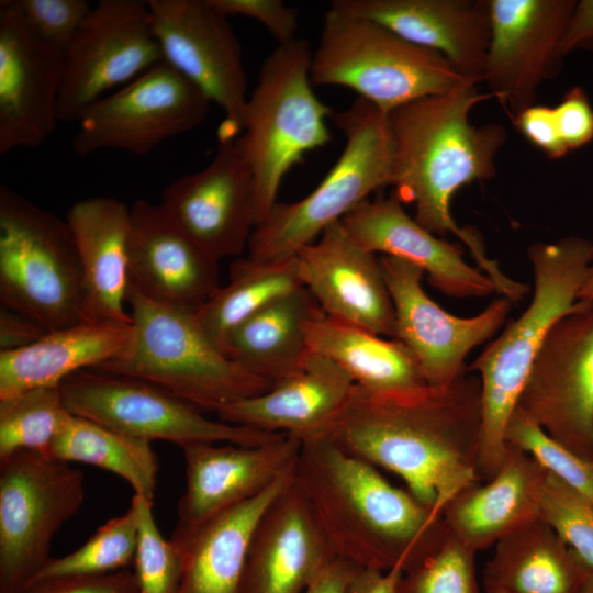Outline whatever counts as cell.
Wrapping results in <instances>:
<instances>
[{
  "mask_svg": "<svg viewBox=\"0 0 593 593\" xmlns=\"http://www.w3.org/2000/svg\"><path fill=\"white\" fill-rule=\"evenodd\" d=\"M481 382L466 371L449 385L403 392L355 384L338 412L310 437H323L398 475L415 499L441 515L456 494L481 481Z\"/></svg>",
  "mask_w": 593,
  "mask_h": 593,
  "instance_id": "obj_1",
  "label": "cell"
},
{
  "mask_svg": "<svg viewBox=\"0 0 593 593\" xmlns=\"http://www.w3.org/2000/svg\"><path fill=\"white\" fill-rule=\"evenodd\" d=\"M479 81L465 78L452 89L404 104L389 115L392 148L391 181L402 203L415 208L414 220L430 233L457 236L497 292L519 301L527 286L507 277L485 253L479 237L459 227L450 211L462 187L496 174L495 159L507 139L503 125L470 123L471 110L493 98L479 91Z\"/></svg>",
  "mask_w": 593,
  "mask_h": 593,
  "instance_id": "obj_2",
  "label": "cell"
},
{
  "mask_svg": "<svg viewBox=\"0 0 593 593\" xmlns=\"http://www.w3.org/2000/svg\"><path fill=\"white\" fill-rule=\"evenodd\" d=\"M293 481L333 556L358 568L405 571L447 534L440 514L323 437L301 440Z\"/></svg>",
  "mask_w": 593,
  "mask_h": 593,
  "instance_id": "obj_3",
  "label": "cell"
},
{
  "mask_svg": "<svg viewBox=\"0 0 593 593\" xmlns=\"http://www.w3.org/2000/svg\"><path fill=\"white\" fill-rule=\"evenodd\" d=\"M527 256L534 276L528 306L466 368L481 382L478 472L482 481L490 480L502 466L507 450L506 426L547 335L579 303L580 288L593 262V245L571 235L551 243H533Z\"/></svg>",
  "mask_w": 593,
  "mask_h": 593,
  "instance_id": "obj_4",
  "label": "cell"
},
{
  "mask_svg": "<svg viewBox=\"0 0 593 593\" xmlns=\"http://www.w3.org/2000/svg\"><path fill=\"white\" fill-rule=\"evenodd\" d=\"M126 302L133 333L119 355L94 369L146 381L215 414L272 387L210 340L197 310L152 301L130 284Z\"/></svg>",
  "mask_w": 593,
  "mask_h": 593,
  "instance_id": "obj_5",
  "label": "cell"
},
{
  "mask_svg": "<svg viewBox=\"0 0 593 593\" xmlns=\"http://www.w3.org/2000/svg\"><path fill=\"white\" fill-rule=\"evenodd\" d=\"M311 58L303 38L278 44L248 96L242 135L235 142L254 178L257 226L278 202L284 176L305 154L331 142L326 118L333 111L313 91Z\"/></svg>",
  "mask_w": 593,
  "mask_h": 593,
  "instance_id": "obj_6",
  "label": "cell"
},
{
  "mask_svg": "<svg viewBox=\"0 0 593 593\" xmlns=\"http://www.w3.org/2000/svg\"><path fill=\"white\" fill-rule=\"evenodd\" d=\"M331 119L345 136L339 158L306 197L273 205L254 230L247 257L260 262L294 258L300 249L340 222L372 192L390 186L389 115L358 98L348 109L332 112Z\"/></svg>",
  "mask_w": 593,
  "mask_h": 593,
  "instance_id": "obj_7",
  "label": "cell"
},
{
  "mask_svg": "<svg viewBox=\"0 0 593 593\" xmlns=\"http://www.w3.org/2000/svg\"><path fill=\"white\" fill-rule=\"evenodd\" d=\"M310 77L313 86L349 88L387 114L467 78L441 54L332 8L312 51Z\"/></svg>",
  "mask_w": 593,
  "mask_h": 593,
  "instance_id": "obj_8",
  "label": "cell"
},
{
  "mask_svg": "<svg viewBox=\"0 0 593 593\" xmlns=\"http://www.w3.org/2000/svg\"><path fill=\"white\" fill-rule=\"evenodd\" d=\"M0 302L47 332L83 322L82 272L66 220L0 186Z\"/></svg>",
  "mask_w": 593,
  "mask_h": 593,
  "instance_id": "obj_9",
  "label": "cell"
},
{
  "mask_svg": "<svg viewBox=\"0 0 593 593\" xmlns=\"http://www.w3.org/2000/svg\"><path fill=\"white\" fill-rule=\"evenodd\" d=\"M85 474L21 450L0 458V593H13L52 558L53 538L85 502Z\"/></svg>",
  "mask_w": 593,
  "mask_h": 593,
  "instance_id": "obj_10",
  "label": "cell"
},
{
  "mask_svg": "<svg viewBox=\"0 0 593 593\" xmlns=\"http://www.w3.org/2000/svg\"><path fill=\"white\" fill-rule=\"evenodd\" d=\"M59 389L74 415L136 438L167 440L180 448L200 443L257 446L287 435L210 419L152 383L98 369L72 374Z\"/></svg>",
  "mask_w": 593,
  "mask_h": 593,
  "instance_id": "obj_11",
  "label": "cell"
},
{
  "mask_svg": "<svg viewBox=\"0 0 593 593\" xmlns=\"http://www.w3.org/2000/svg\"><path fill=\"white\" fill-rule=\"evenodd\" d=\"M163 61L148 1L100 0L64 53L57 120L77 123L97 101Z\"/></svg>",
  "mask_w": 593,
  "mask_h": 593,
  "instance_id": "obj_12",
  "label": "cell"
},
{
  "mask_svg": "<svg viewBox=\"0 0 593 593\" xmlns=\"http://www.w3.org/2000/svg\"><path fill=\"white\" fill-rule=\"evenodd\" d=\"M211 103L163 61L91 105L77 122L71 147L81 157L102 149L145 156L199 126Z\"/></svg>",
  "mask_w": 593,
  "mask_h": 593,
  "instance_id": "obj_13",
  "label": "cell"
},
{
  "mask_svg": "<svg viewBox=\"0 0 593 593\" xmlns=\"http://www.w3.org/2000/svg\"><path fill=\"white\" fill-rule=\"evenodd\" d=\"M516 409L566 448L593 461V303L579 301L552 326Z\"/></svg>",
  "mask_w": 593,
  "mask_h": 593,
  "instance_id": "obj_14",
  "label": "cell"
},
{
  "mask_svg": "<svg viewBox=\"0 0 593 593\" xmlns=\"http://www.w3.org/2000/svg\"><path fill=\"white\" fill-rule=\"evenodd\" d=\"M163 60L216 103L221 141L238 137L248 100L242 46L228 18L208 0H148Z\"/></svg>",
  "mask_w": 593,
  "mask_h": 593,
  "instance_id": "obj_15",
  "label": "cell"
},
{
  "mask_svg": "<svg viewBox=\"0 0 593 593\" xmlns=\"http://www.w3.org/2000/svg\"><path fill=\"white\" fill-rule=\"evenodd\" d=\"M380 262L394 309V338L412 351L427 385L451 384L466 372L469 353L503 327L513 302L500 296L479 314L459 317L427 295L422 269L385 255Z\"/></svg>",
  "mask_w": 593,
  "mask_h": 593,
  "instance_id": "obj_16",
  "label": "cell"
},
{
  "mask_svg": "<svg viewBox=\"0 0 593 593\" xmlns=\"http://www.w3.org/2000/svg\"><path fill=\"white\" fill-rule=\"evenodd\" d=\"M577 0H490L491 36L481 83L512 116L535 104L562 64Z\"/></svg>",
  "mask_w": 593,
  "mask_h": 593,
  "instance_id": "obj_17",
  "label": "cell"
},
{
  "mask_svg": "<svg viewBox=\"0 0 593 593\" xmlns=\"http://www.w3.org/2000/svg\"><path fill=\"white\" fill-rule=\"evenodd\" d=\"M161 204L216 260L248 249L257 226L255 183L235 139L221 141L205 168L171 181Z\"/></svg>",
  "mask_w": 593,
  "mask_h": 593,
  "instance_id": "obj_18",
  "label": "cell"
},
{
  "mask_svg": "<svg viewBox=\"0 0 593 593\" xmlns=\"http://www.w3.org/2000/svg\"><path fill=\"white\" fill-rule=\"evenodd\" d=\"M64 55L0 1V154L41 146L53 133Z\"/></svg>",
  "mask_w": 593,
  "mask_h": 593,
  "instance_id": "obj_19",
  "label": "cell"
},
{
  "mask_svg": "<svg viewBox=\"0 0 593 593\" xmlns=\"http://www.w3.org/2000/svg\"><path fill=\"white\" fill-rule=\"evenodd\" d=\"M302 286L327 316L377 335L395 337V315L380 258L340 222L295 256Z\"/></svg>",
  "mask_w": 593,
  "mask_h": 593,
  "instance_id": "obj_20",
  "label": "cell"
},
{
  "mask_svg": "<svg viewBox=\"0 0 593 593\" xmlns=\"http://www.w3.org/2000/svg\"><path fill=\"white\" fill-rule=\"evenodd\" d=\"M130 286L145 298L198 310L221 287L219 260L199 246L161 203L131 208Z\"/></svg>",
  "mask_w": 593,
  "mask_h": 593,
  "instance_id": "obj_21",
  "label": "cell"
},
{
  "mask_svg": "<svg viewBox=\"0 0 593 593\" xmlns=\"http://www.w3.org/2000/svg\"><path fill=\"white\" fill-rule=\"evenodd\" d=\"M300 448L301 440L288 434L257 446L200 443L182 447L186 489L177 526L197 527L258 495L295 467Z\"/></svg>",
  "mask_w": 593,
  "mask_h": 593,
  "instance_id": "obj_22",
  "label": "cell"
},
{
  "mask_svg": "<svg viewBox=\"0 0 593 593\" xmlns=\"http://www.w3.org/2000/svg\"><path fill=\"white\" fill-rule=\"evenodd\" d=\"M366 249L395 257L422 269L428 282L452 298H484L497 292L493 280L463 259L462 249L427 231L392 193L367 199L340 221Z\"/></svg>",
  "mask_w": 593,
  "mask_h": 593,
  "instance_id": "obj_23",
  "label": "cell"
},
{
  "mask_svg": "<svg viewBox=\"0 0 593 593\" xmlns=\"http://www.w3.org/2000/svg\"><path fill=\"white\" fill-rule=\"evenodd\" d=\"M331 8L441 54L461 75L481 83L491 36L490 0H335Z\"/></svg>",
  "mask_w": 593,
  "mask_h": 593,
  "instance_id": "obj_24",
  "label": "cell"
},
{
  "mask_svg": "<svg viewBox=\"0 0 593 593\" xmlns=\"http://www.w3.org/2000/svg\"><path fill=\"white\" fill-rule=\"evenodd\" d=\"M334 558L292 478L254 529L240 593H304Z\"/></svg>",
  "mask_w": 593,
  "mask_h": 593,
  "instance_id": "obj_25",
  "label": "cell"
},
{
  "mask_svg": "<svg viewBox=\"0 0 593 593\" xmlns=\"http://www.w3.org/2000/svg\"><path fill=\"white\" fill-rule=\"evenodd\" d=\"M66 222L81 265L83 322L131 324L125 307L131 208L113 197H91L74 203Z\"/></svg>",
  "mask_w": 593,
  "mask_h": 593,
  "instance_id": "obj_26",
  "label": "cell"
},
{
  "mask_svg": "<svg viewBox=\"0 0 593 593\" xmlns=\"http://www.w3.org/2000/svg\"><path fill=\"white\" fill-rule=\"evenodd\" d=\"M547 472L528 454L507 445L502 466L482 484L456 494L441 516L449 534L478 552L540 518Z\"/></svg>",
  "mask_w": 593,
  "mask_h": 593,
  "instance_id": "obj_27",
  "label": "cell"
},
{
  "mask_svg": "<svg viewBox=\"0 0 593 593\" xmlns=\"http://www.w3.org/2000/svg\"><path fill=\"white\" fill-rule=\"evenodd\" d=\"M354 385L338 365L310 350L298 372L261 394L224 405L216 415L233 425L302 440L338 412Z\"/></svg>",
  "mask_w": 593,
  "mask_h": 593,
  "instance_id": "obj_28",
  "label": "cell"
},
{
  "mask_svg": "<svg viewBox=\"0 0 593 593\" xmlns=\"http://www.w3.org/2000/svg\"><path fill=\"white\" fill-rule=\"evenodd\" d=\"M294 468L258 495L193 527L176 526L171 540L181 557L177 593H240L254 529L271 501L292 480Z\"/></svg>",
  "mask_w": 593,
  "mask_h": 593,
  "instance_id": "obj_29",
  "label": "cell"
},
{
  "mask_svg": "<svg viewBox=\"0 0 593 593\" xmlns=\"http://www.w3.org/2000/svg\"><path fill=\"white\" fill-rule=\"evenodd\" d=\"M132 333V323L81 322L46 332L25 347L0 351V399L38 388H59L72 374L113 359Z\"/></svg>",
  "mask_w": 593,
  "mask_h": 593,
  "instance_id": "obj_30",
  "label": "cell"
},
{
  "mask_svg": "<svg viewBox=\"0 0 593 593\" xmlns=\"http://www.w3.org/2000/svg\"><path fill=\"white\" fill-rule=\"evenodd\" d=\"M591 570L541 518L494 546L484 568L485 592L579 593Z\"/></svg>",
  "mask_w": 593,
  "mask_h": 593,
  "instance_id": "obj_31",
  "label": "cell"
},
{
  "mask_svg": "<svg viewBox=\"0 0 593 593\" xmlns=\"http://www.w3.org/2000/svg\"><path fill=\"white\" fill-rule=\"evenodd\" d=\"M320 310L304 287L283 294L232 332L225 355L273 385L302 368L310 351L306 325Z\"/></svg>",
  "mask_w": 593,
  "mask_h": 593,
  "instance_id": "obj_32",
  "label": "cell"
},
{
  "mask_svg": "<svg viewBox=\"0 0 593 593\" xmlns=\"http://www.w3.org/2000/svg\"><path fill=\"white\" fill-rule=\"evenodd\" d=\"M306 340L311 351L333 360L368 391L392 393L427 385L402 342L339 322L322 310L307 322Z\"/></svg>",
  "mask_w": 593,
  "mask_h": 593,
  "instance_id": "obj_33",
  "label": "cell"
},
{
  "mask_svg": "<svg viewBox=\"0 0 593 593\" xmlns=\"http://www.w3.org/2000/svg\"><path fill=\"white\" fill-rule=\"evenodd\" d=\"M47 458L110 471L124 479L135 495L154 502L158 461L148 440L71 414Z\"/></svg>",
  "mask_w": 593,
  "mask_h": 593,
  "instance_id": "obj_34",
  "label": "cell"
},
{
  "mask_svg": "<svg viewBox=\"0 0 593 593\" xmlns=\"http://www.w3.org/2000/svg\"><path fill=\"white\" fill-rule=\"evenodd\" d=\"M296 259L260 262L236 258L226 286L197 310L210 340L225 354L227 338L244 321L277 298L302 288Z\"/></svg>",
  "mask_w": 593,
  "mask_h": 593,
  "instance_id": "obj_35",
  "label": "cell"
},
{
  "mask_svg": "<svg viewBox=\"0 0 593 593\" xmlns=\"http://www.w3.org/2000/svg\"><path fill=\"white\" fill-rule=\"evenodd\" d=\"M70 415L59 388H38L0 399V458L21 450L47 458Z\"/></svg>",
  "mask_w": 593,
  "mask_h": 593,
  "instance_id": "obj_36",
  "label": "cell"
},
{
  "mask_svg": "<svg viewBox=\"0 0 593 593\" xmlns=\"http://www.w3.org/2000/svg\"><path fill=\"white\" fill-rule=\"evenodd\" d=\"M137 544L138 519L136 508L131 503L123 515L99 527L81 547L64 557L51 558L32 581L67 575H99L127 569L134 562Z\"/></svg>",
  "mask_w": 593,
  "mask_h": 593,
  "instance_id": "obj_37",
  "label": "cell"
},
{
  "mask_svg": "<svg viewBox=\"0 0 593 593\" xmlns=\"http://www.w3.org/2000/svg\"><path fill=\"white\" fill-rule=\"evenodd\" d=\"M475 553L447 529L432 551L403 572L396 593H479Z\"/></svg>",
  "mask_w": 593,
  "mask_h": 593,
  "instance_id": "obj_38",
  "label": "cell"
},
{
  "mask_svg": "<svg viewBox=\"0 0 593 593\" xmlns=\"http://www.w3.org/2000/svg\"><path fill=\"white\" fill-rule=\"evenodd\" d=\"M505 441L528 454L547 473L593 504V461L579 457L551 438L517 409L506 426Z\"/></svg>",
  "mask_w": 593,
  "mask_h": 593,
  "instance_id": "obj_39",
  "label": "cell"
},
{
  "mask_svg": "<svg viewBox=\"0 0 593 593\" xmlns=\"http://www.w3.org/2000/svg\"><path fill=\"white\" fill-rule=\"evenodd\" d=\"M131 503L138 519L134 573L139 593H177L181 578V557L177 545L159 533L153 515V502L134 494Z\"/></svg>",
  "mask_w": 593,
  "mask_h": 593,
  "instance_id": "obj_40",
  "label": "cell"
},
{
  "mask_svg": "<svg viewBox=\"0 0 593 593\" xmlns=\"http://www.w3.org/2000/svg\"><path fill=\"white\" fill-rule=\"evenodd\" d=\"M540 518L593 569V504L547 473L540 497Z\"/></svg>",
  "mask_w": 593,
  "mask_h": 593,
  "instance_id": "obj_41",
  "label": "cell"
},
{
  "mask_svg": "<svg viewBox=\"0 0 593 593\" xmlns=\"http://www.w3.org/2000/svg\"><path fill=\"white\" fill-rule=\"evenodd\" d=\"M29 29L63 55L93 5L87 0H14Z\"/></svg>",
  "mask_w": 593,
  "mask_h": 593,
  "instance_id": "obj_42",
  "label": "cell"
},
{
  "mask_svg": "<svg viewBox=\"0 0 593 593\" xmlns=\"http://www.w3.org/2000/svg\"><path fill=\"white\" fill-rule=\"evenodd\" d=\"M223 15L256 20L278 44L296 38L298 11L281 0H208Z\"/></svg>",
  "mask_w": 593,
  "mask_h": 593,
  "instance_id": "obj_43",
  "label": "cell"
},
{
  "mask_svg": "<svg viewBox=\"0 0 593 593\" xmlns=\"http://www.w3.org/2000/svg\"><path fill=\"white\" fill-rule=\"evenodd\" d=\"M13 593H139L134 571L36 580Z\"/></svg>",
  "mask_w": 593,
  "mask_h": 593,
  "instance_id": "obj_44",
  "label": "cell"
},
{
  "mask_svg": "<svg viewBox=\"0 0 593 593\" xmlns=\"http://www.w3.org/2000/svg\"><path fill=\"white\" fill-rule=\"evenodd\" d=\"M553 110L560 136L569 152L593 141V108L580 86L569 89Z\"/></svg>",
  "mask_w": 593,
  "mask_h": 593,
  "instance_id": "obj_45",
  "label": "cell"
},
{
  "mask_svg": "<svg viewBox=\"0 0 593 593\" xmlns=\"http://www.w3.org/2000/svg\"><path fill=\"white\" fill-rule=\"evenodd\" d=\"M512 120L516 130L549 158L559 159L569 152L560 136L553 108L533 104Z\"/></svg>",
  "mask_w": 593,
  "mask_h": 593,
  "instance_id": "obj_46",
  "label": "cell"
},
{
  "mask_svg": "<svg viewBox=\"0 0 593 593\" xmlns=\"http://www.w3.org/2000/svg\"><path fill=\"white\" fill-rule=\"evenodd\" d=\"M46 332L34 320L1 306L0 351L25 347L40 339Z\"/></svg>",
  "mask_w": 593,
  "mask_h": 593,
  "instance_id": "obj_47",
  "label": "cell"
},
{
  "mask_svg": "<svg viewBox=\"0 0 593 593\" xmlns=\"http://www.w3.org/2000/svg\"><path fill=\"white\" fill-rule=\"evenodd\" d=\"M593 51V0L577 1L561 43V54Z\"/></svg>",
  "mask_w": 593,
  "mask_h": 593,
  "instance_id": "obj_48",
  "label": "cell"
},
{
  "mask_svg": "<svg viewBox=\"0 0 593 593\" xmlns=\"http://www.w3.org/2000/svg\"><path fill=\"white\" fill-rule=\"evenodd\" d=\"M359 569L339 558L332 559L307 586L304 593H348V585Z\"/></svg>",
  "mask_w": 593,
  "mask_h": 593,
  "instance_id": "obj_49",
  "label": "cell"
},
{
  "mask_svg": "<svg viewBox=\"0 0 593 593\" xmlns=\"http://www.w3.org/2000/svg\"><path fill=\"white\" fill-rule=\"evenodd\" d=\"M400 567L389 571L359 568L348 585V593H396L403 574Z\"/></svg>",
  "mask_w": 593,
  "mask_h": 593,
  "instance_id": "obj_50",
  "label": "cell"
},
{
  "mask_svg": "<svg viewBox=\"0 0 593 593\" xmlns=\"http://www.w3.org/2000/svg\"><path fill=\"white\" fill-rule=\"evenodd\" d=\"M578 301L593 303V262L586 271L578 294Z\"/></svg>",
  "mask_w": 593,
  "mask_h": 593,
  "instance_id": "obj_51",
  "label": "cell"
},
{
  "mask_svg": "<svg viewBox=\"0 0 593 593\" xmlns=\"http://www.w3.org/2000/svg\"><path fill=\"white\" fill-rule=\"evenodd\" d=\"M579 593H593V569L589 571Z\"/></svg>",
  "mask_w": 593,
  "mask_h": 593,
  "instance_id": "obj_52",
  "label": "cell"
},
{
  "mask_svg": "<svg viewBox=\"0 0 593 593\" xmlns=\"http://www.w3.org/2000/svg\"><path fill=\"white\" fill-rule=\"evenodd\" d=\"M486 593H502V592L491 591V592H486Z\"/></svg>",
  "mask_w": 593,
  "mask_h": 593,
  "instance_id": "obj_53",
  "label": "cell"
},
{
  "mask_svg": "<svg viewBox=\"0 0 593 593\" xmlns=\"http://www.w3.org/2000/svg\"><path fill=\"white\" fill-rule=\"evenodd\" d=\"M592 245H593V240H592Z\"/></svg>",
  "mask_w": 593,
  "mask_h": 593,
  "instance_id": "obj_54",
  "label": "cell"
}]
</instances>
